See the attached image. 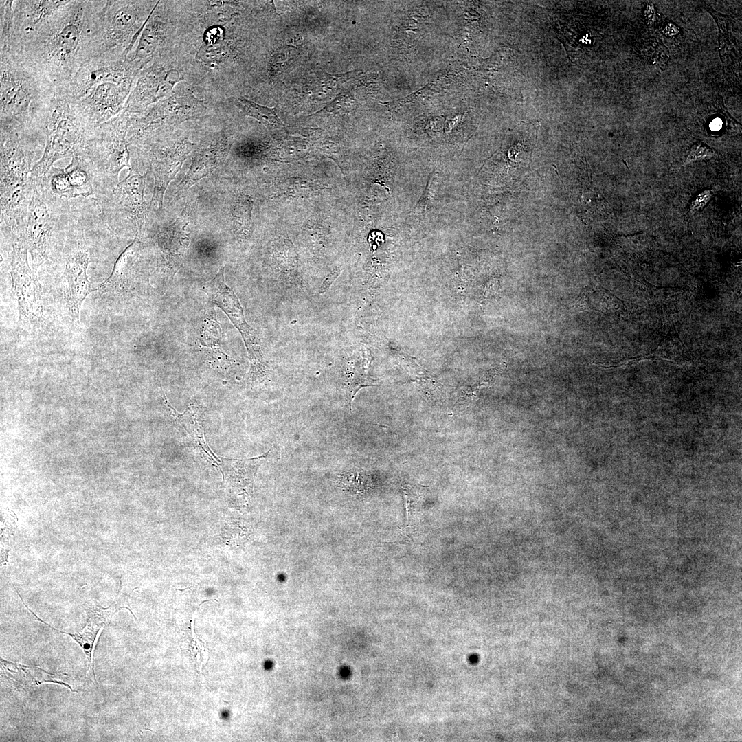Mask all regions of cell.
Instances as JSON below:
<instances>
[{
    "mask_svg": "<svg viewBox=\"0 0 742 742\" xmlns=\"http://www.w3.org/2000/svg\"><path fill=\"white\" fill-rule=\"evenodd\" d=\"M165 403L174 425L212 460L219 465V457L215 456L206 444L203 432V410L196 405L189 406L183 413L179 414L172 407L165 397Z\"/></svg>",
    "mask_w": 742,
    "mask_h": 742,
    "instance_id": "obj_22",
    "label": "cell"
},
{
    "mask_svg": "<svg viewBox=\"0 0 742 742\" xmlns=\"http://www.w3.org/2000/svg\"><path fill=\"white\" fill-rule=\"evenodd\" d=\"M233 144L232 137L223 129L199 145L188 171L179 184L178 192L193 186L212 173L225 159Z\"/></svg>",
    "mask_w": 742,
    "mask_h": 742,
    "instance_id": "obj_18",
    "label": "cell"
},
{
    "mask_svg": "<svg viewBox=\"0 0 742 742\" xmlns=\"http://www.w3.org/2000/svg\"><path fill=\"white\" fill-rule=\"evenodd\" d=\"M183 80L185 74L173 58L166 54L157 56L139 73L124 111L132 114L142 112L170 95L175 85Z\"/></svg>",
    "mask_w": 742,
    "mask_h": 742,
    "instance_id": "obj_11",
    "label": "cell"
},
{
    "mask_svg": "<svg viewBox=\"0 0 742 742\" xmlns=\"http://www.w3.org/2000/svg\"><path fill=\"white\" fill-rule=\"evenodd\" d=\"M715 155V152L704 143H696L690 148L684 161L685 164L695 161L708 160Z\"/></svg>",
    "mask_w": 742,
    "mask_h": 742,
    "instance_id": "obj_29",
    "label": "cell"
},
{
    "mask_svg": "<svg viewBox=\"0 0 742 742\" xmlns=\"http://www.w3.org/2000/svg\"><path fill=\"white\" fill-rule=\"evenodd\" d=\"M147 173L141 175L131 168L128 176L113 188L93 196L109 230L115 232L126 220L138 234L142 232L149 212L144 199Z\"/></svg>",
    "mask_w": 742,
    "mask_h": 742,
    "instance_id": "obj_9",
    "label": "cell"
},
{
    "mask_svg": "<svg viewBox=\"0 0 742 742\" xmlns=\"http://www.w3.org/2000/svg\"><path fill=\"white\" fill-rule=\"evenodd\" d=\"M104 0H72L38 30L8 47L56 89H64L86 62L91 27Z\"/></svg>",
    "mask_w": 742,
    "mask_h": 742,
    "instance_id": "obj_2",
    "label": "cell"
},
{
    "mask_svg": "<svg viewBox=\"0 0 742 742\" xmlns=\"http://www.w3.org/2000/svg\"><path fill=\"white\" fill-rule=\"evenodd\" d=\"M712 195L710 190H706L697 194L693 200L689 211L694 213L704 207L710 201Z\"/></svg>",
    "mask_w": 742,
    "mask_h": 742,
    "instance_id": "obj_31",
    "label": "cell"
},
{
    "mask_svg": "<svg viewBox=\"0 0 742 742\" xmlns=\"http://www.w3.org/2000/svg\"><path fill=\"white\" fill-rule=\"evenodd\" d=\"M172 26L169 1H158L137 45L126 59L141 71L164 48Z\"/></svg>",
    "mask_w": 742,
    "mask_h": 742,
    "instance_id": "obj_17",
    "label": "cell"
},
{
    "mask_svg": "<svg viewBox=\"0 0 742 742\" xmlns=\"http://www.w3.org/2000/svg\"><path fill=\"white\" fill-rule=\"evenodd\" d=\"M251 205L249 203L240 202L234 208L233 217L237 231H246L249 225L251 217Z\"/></svg>",
    "mask_w": 742,
    "mask_h": 742,
    "instance_id": "obj_28",
    "label": "cell"
},
{
    "mask_svg": "<svg viewBox=\"0 0 742 742\" xmlns=\"http://www.w3.org/2000/svg\"><path fill=\"white\" fill-rule=\"evenodd\" d=\"M131 144L137 145L142 152L145 153L150 162L154 188L148 211L161 212L166 190L181 169L194 144L184 139L175 142L168 148H161L151 137H142Z\"/></svg>",
    "mask_w": 742,
    "mask_h": 742,
    "instance_id": "obj_12",
    "label": "cell"
},
{
    "mask_svg": "<svg viewBox=\"0 0 742 742\" xmlns=\"http://www.w3.org/2000/svg\"><path fill=\"white\" fill-rule=\"evenodd\" d=\"M214 105L197 98L186 84L182 85L168 98L142 112L131 113L128 140L131 142L159 130L204 118L212 113Z\"/></svg>",
    "mask_w": 742,
    "mask_h": 742,
    "instance_id": "obj_8",
    "label": "cell"
},
{
    "mask_svg": "<svg viewBox=\"0 0 742 742\" xmlns=\"http://www.w3.org/2000/svg\"><path fill=\"white\" fill-rule=\"evenodd\" d=\"M13 0L0 1V48L7 47L13 25Z\"/></svg>",
    "mask_w": 742,
    "mask_h": 742,
    "instance_id": "obj_26",
    "label": "cell"
},
{
    "mask_svg": "<svg viewBox=\"0 0 742 742\" xmlns=\"http://www.w3.org/2000/svg\"><path fill=\"white\" fill-rule=\"evenodd\" d=\"M29 179L30 190L23 211L7 232L12 242L27 249L32 268L36 271L48 258L55 231L78 222L80 206L75 207L69 199L53 192L47 176L34 178L30 175Z\"/></svg>",
    "mask_w": 742,
    "mask_h": 742,
    "instance_id": "obj_4",
    "label": "cell"
},
{
    "mask_svg": "<svg viewBox=\"0 0 742 742\" xmlns=\"http://www.w3.org/2000/svg\"><path fill=\"white\" fill-rule=\"evenodd\" d=\"M340 272L341 269L339 268H336L333 269L330 273H328L326 276L322 285L320 286L319 289V293H324L326 292L329 289L335 280L339 276Z\"/></svg>",
    "mask_w": 742,
    "mask_h": 742,
    "instance_id": "obj_32",
    "label": "cell"
},
{
    "mask_svg": "<svg viewBox=\"0 0 742 742\" xmlns=\"http://www.w3.org/2000/svg\"><path fill=\"white\" fill-rule=\"evenodd\" d=\"M239 5L230 1H171L172 28L163 51L179 64L193 93L210 103L230 98Z\"/></svg>",
    "mask_w": 742,
    "mask_h": 742,
    "instance_id": "obj_1",
    "label": "cell"
},
{
    "mask_svg": "<svg viewBox=\"0 0 742 742\" xmlns=\"http://www.w3.org/2000/svg\"><path fill=\"white\" fill-rule=\"evenodd\" d=\"M140 71L128 60L85 62L64 89L68 98L76 101L93 87L104 82L135 83Z\"/></svg>",
    "mask_w": 742,
    "mask_h": 742,
    "instance_id": "obj_15",
    "label": "cell"
},
{
    "mask_svg": "<svg viewBox=\"0 0 742 742\" xmlns=\"http://www.w3.org/2000/svg\"><path fill=\"white\" fill-rule=\"evenodd\" d=\"M95 128L78 113L72 101L62 91L56 89L44 125V150L30 175L44 177L54 161L65 157H82Z\"/></svg>",
    "mask_w": 742,
    "mask_h": 742,
    "instance_id": "obj_6",
    "label": "cell"
},
{
    "mask_svg": "<svg viewBox=\"0 0 742 742\" xmlns=\"http://www.w3.org/2000/svg\"><path fill=\"white\" fill-rule=\"evenodd\" d=\"M47 177L53 192L63 198L70 199L95 194L93 174L82 157L71 159L63 169L52 168Z\"/></svg>",
    "mask_w": 742,
    "mask_h": 742,
    "instance_id": "obj_20",
    "label": "cell"
},
{
    "mask_svg": "<svg viewBox=\"0 0 742 742\" xmlns=\"http://www.w3.org/2000/svg\"><path fill=\"white\" fill-rule=\"evenodd\" d=\"M719 125L721 126V122H719L718 120H715L712 124V128H719Z\"/></svg>",
    "mask_w": 742,
    "mask_h": 742,
    "instance_id": "obj_33",
    "label": "cell"
},
{
    "mask_svg": "<svg viewBox=\"0 0 742 742\" xmlns=\"http://www.w3.org/2000/svg\"><path fill=\"white\" fill-rule=\"evenodd\" d=\"M67 2L59 0H14L10 40L5 47L36 32Z\"/></svg>",
    "mask_w": 742,
    "mask_h": 742,
    "instance_id": "obj_21",
    "label": "cell"
},
{
    "mask_svg": "<svg viewBox=\"0 0 742 742\" xmlns=\"http://www.w3.org/2000/svg\"><path fill=\"white\" fill-rule=\"evenodd\" d=\"M131 113L124 110L98 126L90 138L83 158L94 178L95 194H103L118 183L120 170L131 168L128 133Z\"/></svg>",
    "mask_w": 742,
    "mask_h": 742,
    "instance_id": "obj_7",
    "label": "cell"
},
{
    "mask_svg": "<svg viewBox=\"0 0 742 742\" xmlns=\"http://www.w3.org/2000/svg\"><path fill=\"white\" fill-rule=\"evenodd\" d=\"M436 190V174L434 171L431 173L429 176L426 188L425 189L420 199L417 203L415 207V210L425 212L427 205L431 202V200L434 199Z\"/></svg>",
    "mask_w": 742,
    "mask_h": 742,
    "instance_id": "obj_30",
    "label": "cell"
},
{
    "mask_svg": "<svg viewBox=\"0 0 742 742\" xmlns=\"http://www.w3.org/2000/svg\"><path fill=\"white\" fill-rule=\"evenodd\" d=\"M139 247V238L135 240L120 255L109 277L95 291L101 293L113 292L124 287Z\"/></svg>",
    "mask_w": 742,
    "mask_h": 742,
    "instance_id": "obj_23",
    "label": "cell"
},
{
    "mask_svg": "<svg viewBox=\"0 0 742 742\" xmlns=\"http://www.w3.org/2000/svg\"><path fill=\"white\" fill-rule=\"evenodd\" d=\"M135 83L104 82L95 87L82 98L72 101L82 118L93 128L117 116Z\"/></svg>",
    "mask_w": 742,
    "mask_h": 742,
    "instance_id": "obj_14",
    "label": "cell"
},
{
    "mask_svg": "<svg viewBox=\"0 0 742 742\" xmlns=\"http://www.w3.org/2000/svg\"><path fill=\"white\" fill-rule=\"evenodd\" d=\"M90 262V250L82 240H79L65 257L62 289L65 308L74 326L80 325L79 314L84 300L94 291L87 276Z\"/></svg>",
    "mask_w": 742,
    "mask_h": 742,
    "instance_id": "obj_16",
    "label": "cell"
},
{
    "mask_svg": "<svg viewBox=\"0 0 742 742\" xmlns=\"http://www.w3.org/2000/svg\"><path fill=\"white\" fill-rule=\"evenodd\" d=\"M157 3L104 0L91 27L86 62L126 60Z\"/></svg>",
    "mask_w": 742,
    "mask_h": 742,
    "instance_id": "obj_5",
    "label": "cell"
},
{
    "mask_svg": "<svg viewBox=\"0 0 742 742\" xmlns=\"http://www.w3.org/2000/svg\"><path fill=\"white\" fill-rule=\"evenodd\" d=\"M10 275L12 293L18 302L19 323L30 327L41 322L43 313L41 287L36 271L30 267L27 249L12 242Z\"/></svg>",
    "mask_w": 742,
    "mask_h": 742,
    "instance_id": "obj_13",
    "label": "cell"
},
{
    "mask_svg": "<svg viewBox=\"0 0 742 742\" xmlns=\"http://www.w3.org/2000/svg\"><path fill=\"white\" fill-rule=\"evenodd\" d=\"M106 625L92 615L87 614V621L84 628L77 633H70L56 629L58 631L70 636L82 648L86 655L89 666L96 681L93 655L97 642L98 636Z\"/></svg>",
    "mask_w": 742,
    "mask_h": 742,
    "instance_id": "obj_24",
    "label": "cell"
},
{
    "mask_svg": "<svg viewBox=\"0 0 742 742\" xmlns=\"http://www.w3.org/2000/svg\"><path fill=\"white\" fill-rule=\"evenodd\" d=\"M204 290L211 301L225 313L240 333L250 361L249 376L251 383L264 381L269 374V368L263 348L254 330L246 322L238 297L225 283L224 268H221L214 278L205 284Z\"/></svg>",
    "mask_w": 742,
    "mask_h": 742,
    "instance_id": "obj_10",
    "label": "cell"
},
{
    "mask_svg": "<svg viewBox=\"0 0 742 742\" xmlns=\"http://www.w3.org/2000/svg\"><path fill=\"white\" fill-rule=\"evenodd\" d=\"M1 131L45 137L56 89L6 48H0Z\"/></svg>",
    "mask_w": 742,
    "mask_h": 742,
    "instance_id": "obj_3",
    "label": "cell"
},
{
    "mask_svg": "<svg viewBox=\"0 0 742 742\" xmlns=\"http://www.w3.org/2000/svg\"><path fill=\"white\" fill-rule=\"evenodd\" d=\"M271 451L245 460L219 457L223 476L222 487L229 501L236 504H246L250 501L256 472L270 458Z\"/></svg>",
    "mask_w": 742,
    "mask_h": 742,
    "instance_id": "obj_19",
    "label": "cell"
},
{
    "mask_svg": "<svg viewBox=\"0 0 742 742\" xmlns=\"http://www.w3.org/2000/svg\"><path fill=\"white\" fill-rule=\"evenodd\" d=\"M401 488L405 503L407 525L412 526L411 522H412L416 510H418L425 486L405 483L402 484Z\"/></svg>",
    "mask_w": 742,
    "mask_h": 742,
    "instance_id": "obj_27",
    "label": "cell"
},
{
    "mask_svg": "<svg viewBox=\"0 0 742 742\" xmlns=\"http://www.w3.org/2000/svg\"><path fill=\"white\" fill-rule=\"evenodd\" d=\"M227 100L245 115L258 120L270 130L284 126L277 115L276 107L269 108L243 96L233 97Z\"/></svg>",
    "mask_w": 742,
    "mask_h": 742,
    "instance_id": "obj_25",
    "label": "cell"
}]
</instances>
